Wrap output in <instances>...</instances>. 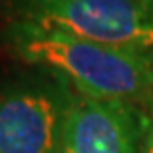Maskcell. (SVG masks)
Here are the masks:
<instances>
[{
  "instance_id": "4",
  "label": "cell",
  "mask_w": 153,
  "mask_h": 153,
  "mask_svg": "<svg viewBox=\"0 0 153 153\" xmlns=\"http://www.w3.org/2000/svg\"><path fill=\"white\" fill-rule=\"evenodd\" d=\"M139 115L131 103L70 96L58 153H137Z\"/></svg>"
},
{
  "instance_id": "2",
  "label": "cell",
  "mask_w": 153,
  "mask_h": 153,
  "mask_svg": "<svg viewBox=\"0 0 153 153\" xmlns=\"http://www.w3.org/2000/svg\"><path fill=\"white\" fill-rule=\"evenodd\" d=\"M12 20L125 50L153 52V0H6Z\"/></svg>"
},
{
  "instance_id": "3",
  "label": "cell",
  "mask_w": 153,
  "mask_h": 153,
  "mask_svg": "<svg viewBox=\"0 0 153 153\" xmlns=\"http://www.w3.org/2000/svg\"><path fill=\"white\" fill-rule=\"evenodd\" d=\"M70 96L40 82L0 88V153H58Z\"/></svg>"
},
{
  "instance_id": "1",
  "label": "cell",
  "mask_w": 153,
  "mask_h": 153,
  "mask_svg": "<svg viewBox=\"0 0 153 153\" xmlns=\"http://www.w3.org/2000/svg\"><path fill=\"white\" fill-rule=\"evenodd\" d=\"M4 40L20 60L54 72L78 94L131 105L153 102V52L100 44L26 20H10Z\"/></svg>"
},
{
  "instance_id": "5",
  "label": "cell",
  "mask_w": 153,
  "mask_h": 153,
  "mask_svg": "<svg viewBox=\"0 0 153 153\" xmlns=\"http://www.w3.org/2000/svg\"><path fill=\"white\" fill-rule=\"evenodd\" d=\"M141 153H153V115L145 127V139L141 145Z\"/></svg>"
}]
</instances>
